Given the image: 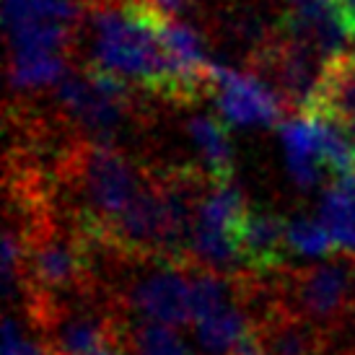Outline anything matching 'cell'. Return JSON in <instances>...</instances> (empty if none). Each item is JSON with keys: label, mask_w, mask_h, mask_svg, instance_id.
I'll return each instance as SVG.
<instances>
[{"label": "cell", "mask_w": 355, "mask_h": 355, "mask_svg": "<svg viewBox=\"0 0 355 355\" xmlns=\"http://www.w3.org/2000/svg\"><path fill=\"white\" fill-rule=\"evenodd\" d=\"M187 135L198 153V166L213 184L234 179V146L223 122L210 114H192L187 119Z\"/></svg>", "instance_id": "10"}, {"label": "cell", "mask_w": 355, "mask_h": 355, "mask_svg": "<svg viewBox=\"0 0 355 355\" xmlns=\"http://www.w3.org/2000/svg\"><path fill=\"white\" fill-rule=\"evenodd\" d=\"M37 355H50L47 350H44V345H42V343H40V353H37Z\"/></svg>", "instance_id": "14"}, {"label": "cell", "mask_w": 355, "mask_h": 355, "mask_svg": "<svg viewBox=\"0 0 355 355\" xmlns=\"http://www.w3.org/2000/svg\"><path fill=\"white\" fill-rule=\"evenodd\" d=\"M228 355H267L265 337H262V329L257 324V319L249 324V329L236 340V345L231 347Z\"/></svg>", "instance_id": "13"}, {"label": "cell", "mask_w": 355, "mask_h": 355, "mask_svg": "<svg viewBox=\"0 0 355 355\" xmlns=\"http://www.w3.org/2000/svg\"><path fill=\"white\" fill-rule=\"evenodd\" d=\"M207 78L210 94L216 96L218 114L228 128H272L280 122L286 104L254 70L244 73L210 62Z\"/></svg>", "instance_id": "6"}, {"label": "cell", "mask_w": 355, "mask_h": 355, "mask_svg": "<svg viewBox=\"0 0 355 355\" xmlns=\"http://www.w3.org/2000/svg\"><path fill=\"white\" fill-rule=\"evenodd\" d=\"M272 291L286 306L332 335L343 337L355 327V257L345 249L335 262L280 270L272 275Z\"/></svg>", "instance_id": "2"}, {"label": "cell", "mask_w": 355, "mask_h": 355, "mask_svg": "<svg viewBox=\"0 0 355 355\" xmlns=\"http://www.w3.org/2000/svg\"><path fill=\"white\" fill-rule=\"evenodd\" d=\"M288 249L293 254H306V257H337L343 252V244L337 241V236L329 228L319 220L311 218L296 216L288 220Z\"/></svg>", "instance_id": "12"}, {"label": "cell", "mask_w": 355, "mask_h": 355, "mask_svg": "<svg viewBox=\"0 0 355 355\" xmlns=\"http://www.w3.org/2000/svg\"><path fill=\"white\" fill-rule=\"evenodd\" d=\"M10 58L62 55L80 8L73 0H3Z\"/></svg>", "instance_id": "5"}, {"label": "cell", "mask_w": 355, "mask_h": 355, "mask_svg": "<svg viewBox=\"0 0 355 355\" xmlns=\"http://www.w3.org/2000/svg\"><path fill=\"white\" fill-rule=\"evenodd\" d=\"M280 140L286 148L288 174L296 187L311 189L329 174L322 150V128L316 114H298L280 128Z\"/></svg>", "instance_id": "9"}, {"label": "cell", "mask_w": 355, "mask_h": 355, "mask_svg": "<svg viewBox=\"0 0 355 355\" xmlns=\"http://www.w3.org/2000/svg\"><path fill=\"white\" fill-rule=\"evenodd\" d=\"M166 16L140 3L107 6L91 16V70L143 89L171 104H182L161 24Z\"/></svg>", "instance_id": "1"}, {"label": "cell", "mask_w": 355, "mask_h": 355, "mask_svg": "<svg viewBox=\"0 0 355 355\" xmlns=\"http://www.w3.org/2000/svg\"><path fill=\"white\" fill-rule=\"evenodd\" d=\"M122 343L130 355H192V347L184 343L177 327L158 322L130 319Z\"/></svg>", "instance_id": "11"}, {"label": "cell", "mask_w": 355, "mask_h": 355, "mask_svg": "<svg viewBox=\"0 0 355 355\" xmlns=\"http://www.w3.org/2000/svg\"><path fill=\"white\" fill-rule=\"evenodd\" d=\"M55 101L80 138L114 146L135 119L132 86L99 70L70 73L55 86Z\"/></svg>", "instance_id": "3"}, {"label": "cell", "mask_w": 355, "mask_h": 355, "mask_svg": "<svg viewBox=\"0 0 355 355\" xmlns=\"http://www.w3.org/2000/svg\"><path fill=\"white\" fill-rule=\"evenodd\" d=\"M249 213V202L236 182L213 184L200 200L192 239H189V267H205L218 272L241 270L239 231Z\"/></svg>", "instance_id": "4"}, {"label": "cell", "mask_w": 355, "mask_h": 355, "mask_svg": "<svg viewBox=\"0 0 355 355\" xmlns=\"http://www.w3.org/2000/svg\"><path fill=\"white\" fill-rule=\"evenodd\" d=\"M288 218L270 207H249L239 231L241 270L257 277H272L286 270L288 262Z\"/></svg>", "instance_id": "8"}, {"label": "cell", "mask_w": 355, "mask_h": 355, "mask_svg": "<svg viewBox=\"0 0 355 355\" xmlns=\"http://www.w3.org/2000/svg\"><path fill=\"white\" fill-rule=\"evenodd\" d=\"M257 324L265 337L267 355H329L340 340L283 304L275 291L257 311Z\"/></svg>", "instance_id": "7"}]
</instances>
